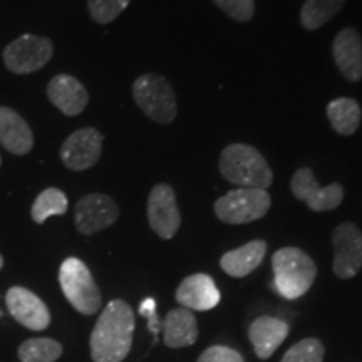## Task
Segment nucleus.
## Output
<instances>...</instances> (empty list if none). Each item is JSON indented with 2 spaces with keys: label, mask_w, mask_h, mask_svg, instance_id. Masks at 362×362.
Wrapping results in <instances>:
<instances>
[{
  "label": "nucleus",
  "mask_w": 362,
  "mask_h": 362,
  "mask_svg": "<svg viewBox=\"0 0 362 362\" xmlns=\"http://www.w3.org/2000/svg\"><path fill=\"white\" fill-rule=\"evenodd\" d=\"M148 221L153 232L163 240L173 238L180 230L181 215L175 189L170 185L160 183L149 192Z\"/></svg>",
  "instance_id": "obj_9"
},
{
  "label": "nucleus",
  "mask_w": 362,
  "mask_h": 362,
  "mask_svg": "<svg viewBox=\"0 0 362 362\" xmlns=\"http://www.w3.org/2000/svg\"><path fill=\"white\" fill-rule=\"evenodd\" d=\"M133 98L139 110L155 123L170 124L176 117L175 90L163 76H139L133 84Z\"/></svg>",
  "instance_id": "obj_6"
},
{
  "label": "nucleus",
  "mask_w": 362,
  "mask_h": 362,
  "mask_svg": "<svg viewBox=\"0 0 362 362\" xmlns=\"http://www.w3.org/2000/svg\"><path fill=\"white\" fill-rule=\"evenodd\" d=\"M267 253V242L253 240L237 250L226 252L220 259V267L230 277L243 279L250 275L257 267H260Z\"/></svg>",
  "instance_id": "obj_20"
},
{
  "label": "nucleus",
  "mask_w": 362,
  "mask_h": 362,
  "mask_svg": "<svg viewBox=\"0 0 362 362\" xmlns=\"http://www.w3.org/2000/svg\"><path fill=\"white\" fill-rule=\"evenodd\" d=\"M220 173L240 188L267 189L274 183V173L264 155L243 143L230 144L221 151Z\"/></svg>",
  "instance_id": "obj_2"
},
{
  "label": "nucleus",
  "mask_w": 362,
  "mask_h": 362,
  "mask_svg": "<svg viewBox=\"0 0 362 362\" xmlns=\"http://www.w3.org/2000/svg\"><path fill=\"white\" fill-rule=\"evenodd\" d=\"M272 198L267 189L237 188L215 202L216 218L228 225H243L257 221L269 214Z\"/></svg>",
  "instance_id": "obj_5"
},
{
  "label": "nucleus",
  "mask_w": 362,
  "mask_h": 362,
  "mask_svg": "<svg viewBox=\"0 0 362 362\" xmlns=\"http://www.w3.org/2000/svg\"><path fill=\"white\" fill-rule=\"evenodd\" d=\"M0 144L17 156L27 155L34 146V136L29 124L11 107H0Z\"/></svg>",
  "instance_id": "obj_18"
},
{
  "label": "nucleus",
  "mask_w": 362,
  "mask_h": 362,
  "mask_svg": "<svg viewBox=\"0 0 362 362\" xmlns=\"http://www.w3.org/2000/svg\"><path fill=\"white\" fill-rule=\"evenodd\" d=\"M134 312L128 302L111 300L99 315L90 334L94 362H123L133 346Z\"/></svg>",
  "instance_id": "obj_1"
},
{
  "label": "nucleus",
  "mask_w": 362,
  "mask_h": 362,
  "mask_svg": "<svg viewBox=\"0 0 362 362\" xmlns=\"http://www.w3.org/2000/svg\"><path fill=\"white\" fill-rule=\"evenodd\" d=\"M139 314L148 319V329H149V332L153 334V337H155V344H156L161 324H160V319H158V315H156L155 298H151V297L144 298V300L141 302V305H139Z\"/></svg>",
  "instance_id": "obj_29"
},
{
  "label": "nucleus",
  "mask_w": 362,
  "mask_h": 362,
  "mask_svg": "<svg viewBox=\"0 0 362 362\" xmlns=\"http://www.w3.org/2000/svg\"><path fill=\"white\" fill-rule=\"evenodd\" d=\"M198 339V324L193 312L178 307L170 310L163 322V341L171 349L193 346Z\"/></svg>",
  "instance_id": "obj_19"
},
{
  "label": "nucleus",
  "mask_w": 362,
  "mask_h": 362,
  "mask_svg": "<svg viewBox=\"0 0 362 362\" xmlns=\"http://www.w3.org/2000/svg\"><path fill=\"white\" fill-rule=\"evenodd\" d=\"M274 288L287 300H296L310 291L317 277V265L304 250L296 247L280 248L272 257Z\"/></svg>",
  "instance_id": "obj_3"
},
{
  "label": "nucleus",
  "mask_w": 362,
  "mask_h": 362,
  "mask_svg": "<svg viewBox=\"0 0 362 362\" xmlns=\"http://www.w3.org/2000/svg\"><path fill=\"white\" fill-rule=\"evenodd\" d=\"M47 98L66 116H78L86 110L89 94L78 79L59 74L47 86Z\"/></svg>",
  "instance_id": "obj_16"
},
{
  "label": "nucleus",
  "mask_w": 362,
  "mask_h": 362,
  "mask_svg": "<svg viewBox=\"0 0 362 362\" xmlns=\"http://www.w3.org/2000/svg\"><path fill=\"white\" fill-rule=\"evenodd\" d=\"M119 216V206L111 197L90 193L81 198L74 210L76 228L83 235H94L111 226Z\"/></svg>",
  "instance_id": "obj_11"
},
{
  "label": "nucleus",
  "mask_w": 362,
  "mask_h": 362,
  "mask_svg": "<svg viewBox=\"0 0 362 362\" xmlns=\"http://www.w3.org/2000/svg\"><path fill=\"white\" fill-rule=\"evenodd\" d=\"M131 0H88L89 13L98 24H110L124 12Z\"/></svg>",
  "instance_id": "obj_26"
},
{
  "label": "nucleus",
  "mask_w": 362,
  "mask_h": 362,
  "mask_svg": "<svg viewBox=\"0 0 362 362\" xmlns=\"http://www.w3.org/2000/svg\"><path fill=\"white\" fill-rule=\"evenodd\" d=\"M361 106L356 99L339 98L329 103L327 117L336 133L342 136L354 134L361 124Z\"/></svg>",
  "instance_id": "obj_21"
},
{
  "label": "nucleus",
  "mask_w": 362,
  "mask_h": 362,
  "mask_svg": "<svg viewBox=\"0 0 362 362\" xmlns=\"http://www.w3.org/2000/svg\"><path fill=\"white\" fill-rule=\"evenodd\" d=\"M59 284L71 305L81 314L94 315L101 309V292L84 262L76 257L62 262L59 270Z\"/></svg>",
  "instance_id": "obj_4"
},
{
  "label": "nucleus",
  "mask_w": 362,
  "mask_h": 362,
  "mask_svg": "<svg viewBox=\"0 0 362 362\" xmlns=\"http://www.w3.org/2000/svg\"><path fill=\"white\" fill-rule=\"evenodd\" d=\"M334 274L347 280L356 277L362 269V232L354 223L346 221L336 226L332 233Z\"/></svg>",
  "instance_id": "obj_8"
},
{
  "label": "nucleus",
  "mask_w": 362,
  "mask_h": 362,
  "mask_svg": "<svg viewBox=\"0 0 362 362\" xmlns=\"http://www.w3.org/2000/svg\"><path fill=\"white\" fill-rule=\"evenodd\" d=\"M0 165H2V158H0Z\"/></svg>",
  "instance_id": "obj_31"
},
{
  "label": "nucleus",
  "mask_w": 362,
  "mask_h": 362,
  "mask_svg": "<svg viewBox=\"0 0 362 362\" xmlns=\"http://www.w3.org/2000/svg\"><path fill=\"white\" fill-rule=\"evenodd\" d=\"M103 151V134L94 128L74 131L61 146V160L67 170L84 171L93 168Z\"/></svg>",
  "instance_id": "obj_12"
},
{
  "label": "nucleus",
  "mask_w": 362,
  "mask_h": 362,
  "mask_svg": "<svg viewBox=\"0 0 362 362\" xmlns=\"http://www.w3.org/2000/svg\"><path fill=\"white\" fill-rule=\"evenodd\" d=\"M346 0H305L300 11V24L307 30H315L342 11Z\"/></svg>",
  "instance_id": "obj_22"
},
{
  "label": "nucleus",
  "mask_w": 362,
  "mask_h": 362,
  "mask_svg": "<svg viewBox=\"0 0 362 362\" xmlns=\"http://www.w3.org/2000/svg\"><path fill=\"white\" fill-rule=\"evenodd\" d=\"M6 304L13 319L30 330H44L51 324V314L34 292L24 287L8 288Z\"/></svg>",
  "instance_id": "obj_13"
},
{
  "label": "nucleus",
  "mask_w": 362,
  "mask_h": 362,
  "mask_svg": "<svg viewBox=\"0 0 362 362\" xmlns=\"http://www.w3.org/2000/svg\"><path fill=\"white\" fill-rule=\"evenodd\" d=\"M332 56L344 78L351 83H359L362 79V37L356 29L346 27L336 35Z\"/></svg>",
  "instance_id": "obj_15"
},
{
  "label": "nucleus",
  "mask_w": 362,
  "mask_h": 362,
  "mask_svg": "<svg viewBox=\"0 0 362 362\" xmlns=\"http://www.w3.org/2000/svg\"><path fill=\"white\" fill-rule=\"evenodd\" d=\"M176 302L188 310H211L220 304V291L215 280L206 274H193L176 288Z\"/></svg>",
  "instance_id": "obj_14"
},
{
  "label": "nucleus",
  "mask_w": 362,
  "mask_h": 362,
  "mask_svg": "<svg viewBox=\"0 0 362 362\" xmlns=\"http://www.w3.org/2000/svg\"><path fill=\"white\" fill-rule=\"evenodd\" d=\"M62 356V346L54 339H29L19 347L22 362H54Z\"/></svg>",
  "instance_id": "obj_24"
},
{
  "label": "nucleus",
  "mask_w": 362,
  "mask_h": 362,
  "mask_svg": "<svg viewBox=\"0 0 362 362\" xmlns=\"http://www.w3.org/2000/svg\"><path fill=\"white\" fill-rule=\"evenodd\" d=\"M226 16L233 21L248 22L255 13V0H214Z\"/></svg>",
  "instance_id": "obj_27"
},
{
  "label": "nucleus",
  "mask_w": 362,
  "mask_h": 362,
  "mask_svg": "<svg viewBox=\"0 0 362 362\" xmlns=\"http://www.w3.org/2000/svg\"><path fill=\"white\" fill-rule=\"evenodd\" d=\"M2 267H4V259H2V255H0V270H2Z\"/></svg>",
  "instance_id": "obj_30"
},
{
  "label": "nucleus",
  "mask_w": 362,
  "mask_h": 362,
  "mask_svg": "<svg viewBox=\"0 0 362 362\" xmlns=\"http://www.w3.org/2000/svg\"><path fill=\"white\" fill-rule=\"evenodd\" d=\"M291 188L297 200L304 202L312 211L336 210L344 200V188L339 183L319 187L314 173L309 168H300L292 176Z\"/></svg>",
  "instance_id": "obj_10"
},
{
  "label": "nucleus",
  "mask_w": 362,
  "mask_h": 362,
  "mask_svg": "<svg viewBox=\"0 0 362 362\" xmlns=\"http://www.w3.org/2000/svg\"><path fill=\"white\" fill-rule=\"evenodd\" d=\"M197 362H245L238 351L226 346H211L198 357Z\"/></svg>",
  "instance_id": "obj_28"
},
{
  "label": "nucleus",
  "mask_w": 362,
  "mask_h": 362,
  "mask_svg": "<svg viewBox=\"0 0 362 362\" xmlns=\"http://www.w3.org/2000/svg\"><path fill=\"white\" fill-rule=\"evenodd\" d=\"M52 54L51 39L24 34L4 49V62L13 74H29L42 69L52 59Z\"/></svg>",
  "instance_id": "obj_7"
},
{
  "label": "nucleus",
  "mask_w": 362,
  "mask_h": 362,
  "mask_svg": "<svg viewBox=\"0 0 362 362\" xmlns=\"http://www.w3.org/2000/svg\"><path fill=\"white\" fill-rule=\"evenodd\" d=\"M287 336L288 324L277 317H259L248 327V339H250L257 357L262 361L272 357V354L282 346Z\"/></svg>",
  "instance_id": "obj_17"
},
{
  "label": "nucleus",
  "mask_w": 362,
  "mask_h": 362,
  "mask_svg": "<svg viewBox=\"0 0 362 362\" xmlns=\"http://www.w3.org/2000/svg\"><path fill=\"white\" fill-rule=\"evenodd\" d=\"M324 354V344L319 339L309 337L293 344L280 362H322Z\"/></svg>",
  "instance_id": "obj_25"
},
{
  "label": "nucleus",
  "mask_w": 362,
  "mask_h": 362,
  "mask_svg": "<svg viewBox=\"0 0 362 362\" xmlns=\"http://www.w3.org/2000/svg\"><path fill=\"white\" fill-rule=\"evenodd\" d=\"M67 197L64 192H61L59 188H47L35 198L33 210V220L35 223H44L49 216L52 215H64L67 211Z\"/></svg>",
  "instance_id": "obj_23"
}]
</instances>
